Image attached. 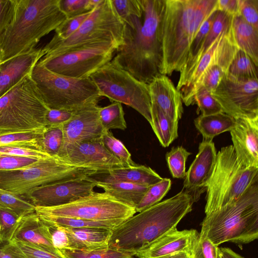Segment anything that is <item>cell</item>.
<instances>
[{
  "label": "cell",
  "mask_w": 258,
  "mask_h": 258,
  "mask_svg": "<svg viewBox=\"0 0 258 258\" xmlns=\"http://www.w3.org/2000/svg\"><path fill=\"white\" fill-rule=\"evenodd\" d=\"M59 251L64 258H133L136 252L110 247L82 250L64 247Z\"/></svg>",
  "instance_id": "32"
},
{
  "label": "cell",
  "mask_w": 258,
  "mask_h": 258,
  "mask_svg": "<svg viewBox=\"0 0 258 258\" xmlns=\"http://www.w3.org/2000/svg\"><path fill=\"white\" fill-rule=\"evenodd\" d=\"M60 0H16L15 14L0 33V64L36 48L67 18Z\"/></svg>",
  "instance_id": "4"
},
{
  "label": "cell",
  "mask_w": 258,
  "mask_h": 258,
  "mask_svg": "<svg viewBox=\"0 0 258 258\" xmlns=\"http://www.w3.org/2000/svg\"><path fill=\"white\" fill-rule=\"evenodd\" d=\"M171 186V180L168 178H163L160 181L149 186L135 208L136 213L141 212L159 203L170 190Z\"/></svg>",
  "instance_id": "36"
},
{
  "label": "cell",
  "mask_w": 258,
  "mask_h": 258,
  "mask_svg": "<svg viewBox=\"0 0 258 258\" xmlns=\"http://www.w3.org/2000/svg\"><path fill=\"white\" fill-rule=\"evenodd\" d=\"M216 11L217 10L214 11L203 23L192 41L189 47L187 61L185 65L195 58L200 50L211 28Z\"/></svg>",
  "instance_id": "47"
},
{
  "label": "cell",
  "mask_w": 258,
  "mask_h": 258,
  "mask_svg": "<svg viewBox=\"0 0 258 258\" xmlns=\"http://www.w3.org/2000/svg\"><path fill=\"white\" fill-rule=\"evenodd\" d=\"M218 258H224L223 255H222L221 252L220 251L219 248V253H218Z\"/></svg>",
  "instance_id": "59"
},
{
  "label": "cell",
  "mask_w": 258,
  "mask_h": 258,
  "mask_svg": "<svg viewBox=\"0 0 258 258\" xmlns=\"http://www.w3.org/2000/svg\"><path fill=\"white\" fill-rule=\"evenodd\" d=\"M117 48L108 42L91 43L43 56L38 62L56 74L77 79L89 78L112 59Z\"/></svg>",
  "instance_id": "12"
},
{
  "label": "cell",
  "mask_w": 258,
  "mask_h": 258,
  "mask_svg": "<svg viewBox=\"0 0 258 258\" xmlns=\"http://www.w3.org/2000/svg\"><path fill=\"white\" fill-rule=\"evenodd\" d=\"M39 216L48 226H59L63 228H90L111 230L124 221L122 220H89L77 218L54 216Z\"/></svg>",
  "instance_id": "31"
},
{
  "label": "cell",
  "mask_w": 258,
  "mask_h": 258,
  "mask_svg": "<svg viewBox=\"0 0 258 258\" xmlns=\"http://www.w3.org/2000/svg\"><path fill=\"white\" fill-rule=\"evenodd\" d=\"M239 0H217V10L234 16L240 14Z\"/></svg>",
  "instance_id": "56"
},
{
  "label": "cell",
  "mask_w": 258,
  "mask_h": 258,
  "mask_svg": "<svg viewBox=\"0 0 258 258\" xmlns=\"http://www.w3.org/2000/svg\"><path fill=\"white\" fill-rule=\"evenodd\" d=\"M88 177L94 179H106L150 186L162 179L149 167L142 165L114 168L106 172H97Z\"/></svg>",
  "instance_id": "24"
},
{
  "label": "cell",
  "mask_w": 258,
  "mask_h": 258,
  "mask_svg": "<svg viewBox=\"0 0 258 258\" xmlns=\"http://www.w3.org/2000/svg\"><path fill=\"white\" fill-rule=\"evenodd\" d=\"M74 110L48 109L45 118V126L62 125L72 117Z\"/></svg>",
  "instance_id": "52"
},
{
  "label": "cell",
  "mask_w": 258,
  "mask_h": 258,
  "mask_svg": "<svg viewBox=\"0 0 258 258\" xmlns=\"http://www.w3.org/2000/svg\"><path fill=\"white\" fill-rule=\"evenodd\" d=\"M151 125L160 144L168 147L178 136V121L165 114L158 107L151 104Z\"/></svg>",
  "instance_id": "30"
},
{
  "label": "cell",
  "mask_w": 258,
  "mask_h": 258,
  "mask_svg": "<svg viewBox=\"0 0 258 258\" xmlns=\"http://www.w3.org/2000/svg\"><path fill=\"white\" fill-rule=\"evenodd\" d=\"M31 77L49 109L75 110L102 97L90 78L77 79L51 72L37 62Z\"/></svg>",
  "instance_id": "8"
},
{
  "label": "cell",
  "mask_w": 258,
  "mask_h": 258,
  "mask_svg": "<svg viewBox=\"0 0 258 258\" xmlns=\"http://www.w3.org/2000/svg\"><path fill=\"white\" fill-rule=\"evenodd\" d=\"M197 104L201 115H208L222 112L221 106L204 87H199L194 94L193 104Z\"/></svg>",
  "instance_id": "42"
},
{
  "label": "cell",
  "mask_w": 258,
  "mask_h": 258,
  "mask_svg": "<svg viewBox=\"0 0 258 258\" xmlns=\"http://www.w3.org/2000/svg\"><path fill=\"white\" fill-rule=\"evenodd\" d=\"M231 29L239 49L246 53L258 66V29L247 23L240 14L233 17Z\"/></svg>",
  "instance_id": "28"
},
{
  "label": "cell",
  "mask_w": 258,
  "mask_h": 258,
  "mask_svg": "<svg viewBox=\"0 0 258 258\" xmlns=\"http://www.w3.org/2000/svg\"><path fill=\"white\" fill-rule=\"evenodd\" d=\"M63 139L62 125L45 126L42 142L44 151L51 157H58L63 144Z\"/></svg>",
  "instance_id": "39"
},
{
  "label": "cell",
  "mask_w": 258,
  "mask_h": 258,
  "mask_svg": "<svg viewBox=\"0 0 258 258\" xmlns=\"http://www.w3.org/2000/svg\"><path fill=\"white\" fill-rule=\"evenodd\" d=\"M217 10V0H165L162 21V75L180 72L203 23Z\"/></svg>",
  "instance_id": "3"
},
{
  "label": "cell",
  "mask_w": 258,
  "mask_h": 258,
  "mask_svg": "<svg viewBox=\"0 0 258 258\" xmlns=\"http://www.w3.org/2000/svg\"><path fill=\"white\" fill-rule=\"evenodd\" d=\"M39 160L40 159L0 154V171L21 169L32 165Z\"/></svg>",
  "instance_id": "48"
},
{
  "label": "cell",
  "mask_w": 258,
  "mask_h": 258,
  "mask_svg": "<svg viewBox=\"0 0 258 258\" xmlns=\"http://www.w3.org/2000/svg\"><path fill=\"white\" fill-rule=\"evenodd\" d=\"M125 23L117 15L111 0H102L80 27L63 40L53 38L43 47V56L91 43L108 42L117 48L123 41Z\"/></svg>",
  "instance_id": "9"
},
{
  "label": "cell",
  "mask_w": 258,
  "mask_h": 258,
  "mask_svg": "<svg viewBox=\"0 0 258 258\" xmlns=\"http://www.w3.org/2000/svg\"><path fill=\"white\" fill-rule=\"evenodd\" d=\"M102 97L128 105L152 124L151 100L149 84L141 82L112 60L90 77Z\"/></svg>",
  "instance_id": "11"
},
{
  "label": "cell",
  "mask_w": 258,
  "mask_h": 258,
  "mask_svg": "<svg viewBox=\"0 0 258 258\" xmlns=\"http://www.w3.org/2000/svg\"><path fill=\"white\" fill-rule=\"evenodd\" d=\"M199 237L200 233L196 229H173L137 252L135 256L138 258H156L179 251L191 254Z\"/></svg>",
  "instance_id": "19"
},
{
  "label": "cell",
  "mask_w": 258,
  "mask_h": 258,
  "mask_svg": "<svg viewBox=\"0 0 258 258\" xmlns=\"http://www.w3.org/2000/svg\"><path fill=\"white\" fill-rule=\"evenodd\" d=\"M230 132L240 162L246 167L258 168V117L235 119Z\"/></svg>",
  "instance_id": "18"
},
{
  "label": "cell",
  "mask_w": 258,
  "mask_h": 258,
  "mask_svg": "<svg viewBox=\"0 0 258 258\" xmlns=\"http://www.w3.org/2000/svg\"><path fill=\"white\" fill-rule=\"evenodd\" d=\"M211 94L222 112L235 119L258 117L257 79H238L227 74Z\"/></svg>",
  "instance_id": "14"
},
{
  "label": "cell",
  "mask_w": 258,
  "mask_h": 258,
  "mask_svg": "<svg viewBox=\"0 0 258 258\" xmlns=\"http://www.w3.org/2000/svg\"><path fill=\"white\" fill-rule=\"evenodd\" d=\"M102 140L105 147L118 159L124 167L136 165L132 159L131 154L124 144L119 140L114 137L109 131H106L104 133Z\"/></svg>",
  "instance_id": "40"
},
{
  "label": "cell",
  "mask_w": 258,
  "mask_h": 258,
  "mask_svg": "<svg viewBox=\"0 0 258 258\" xmlns=\"http://www.w3.org/2000/svg\"><path fill=\"white\" fill-rule=\"evenodd\" d=\"M233 16L217 10L209 33L195 58L186 64L180 72L179 81L176 87L180 91L186 85L197 63L201 57L209 49L218 36L230 25Z\"/></svg>",
  "instance_id": "26"
},
{
  "label": "cell",
  "mask_w": 258,
  "mask_h": 258,
  "mask_svg": "<svg viewBox=\"0 0 258 258\" xmlns=\"http://www.w3.org/2000/svg\"><path fill=\"white\" fill-rule=\"evenodd\" d=\"M30 75L0 98V133L36 131L45 126L49 108Z\"/></svg>",
  "instance_id": "7"
},
{
  "label": "cell",
  "mask_w": 258,
  "mask_h": 258,
  "mask_svg": "<svg viewBox=\"0 0 258 258\" xmlns=\"http://www.w3.org/2000/svg\"><path fill=\"white\" fill-rule=\"evenodd\" d=\"M53 245L58 250L68 247V239L63 227L49 226Z\"/></svg>",
  "instance_id": "55"
},
{
  "label": "cell",
  "mask_w": 258,
  "mask_h": 258,
  "mask_svg": "<svg viewBox=\"0 0 258 258\" xmlns=\"http://www.w3.org/2000/svg\"><path fill=\"white\" fill-rule=\"evenodd\" d=\"M97 172L70 164L58 157L41 159L21 169L0 171V188L23 196L43 185L84 177Z\"/></svg>",
  "instance_id": "10"
},
{
  "label": "cell",
  "mask_w": 258,
  "mask_h": 258,
  "mask_svg": "<svg viewBox=\"0 0 258 258\" xmlns=\"http://www.w3.org/2000/svg\"><path fill=\"white\" fill-rule=\"evenodd\" d=\"M43 129L26 132L0 133V146L13 145H30L42 147Z\"/></svg>",
  "instance_id": "35"
},
{
  "label": "cell",
  "mask_w": 258,
  "mask_h": 258,
  "mask_svg": "<svg viewBox=\"0 0 258 258\" xmlns=\"http://www.w3.org/2000/svg\"><path fill=\"white\" fill-rule=\"evenodd\" d=\"M12 240L28 242L52 253L62 256L53 244L49 226L35 211L22 217Z\"/></svg>",
  "instance_id": "23"
},
{
  "label": "cell",
  "mask_w": 258,
  "mask_h": 258,
  "mask_svg": "<svg viewBox=\"0 0 258 258\" xmlns=\"http://www.w3.org/2000/svg\"><path fill=\"white\" fill-rule=\"evenodd\" d=\"M0 154L37 159L51 158L38 147L30 145H13L0 146Z\"/></svg>",
  "instance_id": "44"
},
{
  "label": "cell",
  "mask_w": 258,
  "mask_h": 258,
  "mask_svg": "<svg viewBox=\"0 0 258 258\" xmlns=\"http://www.w3.org/2000/svg\"><path fill=\"white\" fill-rule=\"evenodd\" d=\"M102 188L105 193L120 203L134 208L138 205L149 186L106 179H94L85 177Z\"/></svg>",
  "instance_id": "25"
},
{
  "label": "cell",
  "mask_w": 258,
  "mask_h": 258,
  "mask_svg": "<svg viewBox=\"0 0 258 258\" xmlns=\"http://www.w3.org/2000/svg\"><path fill=\"white\" fill-rule=\"evenodd\" d=\"M22 217L13 210L0 206V240L10 241L20 223Z\"/></svg>",
  "instance_id": "41"
},
{
  "label": "cell",
  "mask_w": 258,
  "mask_h": 258,
  "mask_svg": "<svg viewBox=\"0 0 258 258\" xmlns=\"http://www.w3.org/2000/svg\"><path fill=\"white\" fill-rule=\"evenodd\" d=\"M119 17L124 21L129 17L142 18L144 6L143 0H111Z\"/></svg>",
  "instance_id": "45"
},
{
  "label": "cell",
  "mask_w": 258,
  "mask_h": 258,
  "mask_svg": "<svg viewBox=\"0 0 258 258\" xmlns=\"http://www.w3.org/2000/svg\"><path fill=\"white\" fill-rule=\"evenodd\" d=\"M257 67L246 53L239 49L229 67L227 74L238 79H257Z\"/></svg>",
  "instance_id": "34"
},
{
  "label": "cell",
  "mask_w": 258,
  "mask_h": 258,
  "mask_svg": "<svg viewBox=\"0 0 258 258\" xmlns=\"http://www.w3.org/2000/svg\"><path fill=\"white\" fill-rule=\"evenodd\" d=\"M257 181V167L242 164L232 145L221 148L217 153L212 173L203 186L206 190V215L235 201Z\"/></svg>",
  "instance_id": "6"
},
{
  "label": "cell",
  "mask_w": 258,
  "mask_h": 258,
  "mask_svg": "<svg viewBox=\"0 0 258 258\" xmlns=\"http://www.w3.org/2000/svg\"><path fill=\"white\" fill-rule=\"evenodd\" d=\"M0 206L13 210L20 217L35 212V207L22 196L1 188Z\"/></svg>",
  "instance_id": "37"
},
{
  "label": "cell",
  "mask_w": 258,
  "mask_h": 258,
  "mask_svg": "<svg viewBox=\"0 0 258 258\" xmlns=\"http://www.w3.org/2000/svg\"><path fill=\"white\" fill-rule=\"evenodd\" d=\"M194 124L202 134L203 140H213L220 134L230 132L235 124V119L221 112L208 115H200L195 119Z\"/></svg>",
  "instance_id": "29"
},
{
  "label": "cell",
  "mask_w": 258,
  "mask_h": 258,
  "mask_svg": "<svg viewBox=\"0 0 258 258\" xmlns=\"http://www.w3.org/2000/svg\"><path fill=\"white\" fill-rule=\"evenodd\" d=\"M219 249L224 258H244L229 248L222 247L219 248Z\"/></svg>",
  "instance_id": "57"
},
{
  "label": "cell",
  "mask_w": 258,
  "mask_h": 258,
  "mask_svg": "<svg viewBox=\"0 0 258 258\" xmlns=\"http://www.w3.org/2000/svg\"><path fill=\"white\" fill-rule=\"evenodd\" d=\"M96 186L85 177L72 178L36 187L22 196L35 207L65 205L92 194Z\"/></svg>",
  "instance_id": "15"
},
{
  "label": "cell",
  "mask_w": 258,
  "mask_h": 258,
  "mask_svg": "<svg viewBox=\"0 0 258 258\" xmlns=\"http://www.w3.org/2000/svg\"><path fill=\"white\" fill-rule=\"evenodd\" d=\"M216 157L213 140H203L195 159L186 172L183 188L190 190L202 188L212 173Z\"/></svg>",
  "instance_id": "22"
},
{
  "label": "cell",
  "mask_w": 258,
  "mask_h": 258,
  "mask_svg": "<svg viewBox=\"0 0 258 258\" xmlns=\"http://www.w3.org/2000/svg\"><path fill=\"white\" fill-rule=\"evenodd\" d=\"M151 104L158 107L165 114L179 121L183 108L180 92L167 76L160 75L149 84Z\"/></svg>",
  "instance_id": "21"
},
{
  "label": "cell",
  "mask_w": 258,
  "mask_h": 258,
  "mask_svg": "<svg viewBox=\"0 0 258 258\" xmlns=\"http://www.w3.org/2000/svg\"><path fill=\"white\" fill-rule=\"evenodd\" d=\"M219 247L201 235L191 253V258H218Z\"/></svg>",
  "instance_id": "49"
},
{
  "label": "cell",
  "mask_w": 258,
  "mask_h": 258,
  "mask_svg": "<svg viewBox=\"0 0 258 258\" xmlns=\"http://www.w3.org/2000/svg\"><path fill=\"white\" fill-rule=\"evenodd\" d=\"M92 12H89L77 16L67 18L55 29V33L52 38L60 40L67 39L80 27L85 20L90 16Z\"/></svg>",
  "instance_id": "46"
},
{
  "label": "cell",
  "mask_w": 258,
  "mask_h": 258,
  "mask_svg": "<svg viewBox=\"0 0 258 258\" xmlns=\"http://www.w3.org/2000/svg\"><path fill=\"white\" fill-rule=\"evenodd\" d=\"M58 157L70 164L98 172L124 167L105 147L102 138L69 144L61 149Z\"/></svg>",
  "instance_id": "16"
},
{
  "label": "cell",
  "mask_w": 258,
  "mask_h": 258,
  "mask_svg": "<svg viewBox=\"0 0 258 258\" xmlns=\"http://www.w3.org/2000/svg\"><path fill=\"white\" fill-rule=\"evenodd\" d=\"M0 258H27L13 241H0Z\"/></svg>",
  "instance_id": "54"
},
{
  "label": "cell",
  "mask_w": 258,
  "mask_h": 258,
  "mask_svg": "<svg viewBox=\"0 0 258 258\" xmlns=\"http://www.w3.org/2000/svg\"><path fill=\"white\" fill-rule=\"evenodd\" d=\"M44 55L42 48H35L0 64V98L26 76Z\"/></svg>",
  "instance_id": "20"
},
{
  "label": "cell",
  "mask_w": 258,
  "mask_h": 258,
  "mask_svg": "<svg viewBox=\"0 0 258 258\" xmlns=\"http://www.w3.org/2000/svg\"><path fill=\"white\" fill-rule=\"evenodd\" d=\"M142 18L124 21L123 41L111 60L138 80L149 84L162 75V21L165 0H143Z\"/></svg>",
  "instance_id": "1"
},
{
  "label": "cell",
  "mask_w": 258,
  "mask_h": 258,
  "mask_svg": "<svg viewBox=\"0 0 258 258\" xmlns=\"http://www.w3.org/2000/svg\"><path fill=\"white\" fill-rule=\"evenodd\" d=\"M156 258H191L190 254L185 251L172 253Z\"/></svg>",
  "instance_id": "58"
},
{
  "label": "cell",
  "mask_w": 258,
  "mask_h": 258,
  "mask_svg": "<svg viewBox=\"0 0 258 258\" xmlns=\"http://www.w3.org/2000/svg\"><path fill=\"white\" fill-rule=\"evenodd\" d=\"M200 234L215 245L246 244L258 238V181L235 201L206 215Z\"/></svg>",
  "instance_id": "5"
},
{
  "label": "cell",
  "mask_w": 258,
  "mask_h": 258,
  "mask_svg": "<svg viewBox=\"0 0 258 258\" xmlns=\"http://www.w3.org/2000/svg\"><path fill=\"white\" fill-rule=\"evenodd\" d=\"M16 0H0V33L12 21L15 11Z\"/></svg>",
  "instance_id": "53"
},
{
  "label": "cell",
  "mask_w": 258,
  "mask_h": 258,
  "mask_svg": "<svg viewBox=\"0 0 258 258\" xmlns=\"http://www.w3.org/2000/svg\"><path fill=\"white\" fill-rule=\"evenodd\" d=\"M240 15L248 24L258 29V0H239Z\"/></svg>",
  "instance_id": "50"
},
{
  "label": "cell",
  "mask_w": 258,
  "mask_h": 258,
  "mask_svg": "<svg viewBox=\"0 0 258 258\" xmlns=\"http://www.w3.org/2000/svg\"><path fill=\"white\" fill-rule=\"evenodd\" d=\"M191 153L182 146L173 147L165 155V158L172 176L184 178L186 174V162Z\"/></svg>",
  "instance_id": "38"
},
{
  "label": "cell",
  "mask_w": 258,
  "mask_h": 258,
  "mask_svg": "<svg viewBox=\"0 0 258 258\" xmlns=\"http://www.w3.org/2000/svg\"><path fill=\"white\" fill-rule=\"evenodd\" d=\"M1 241V240H0Z\"/></svg>",
  "instance_id": "60"
},
{
  "label": "cell",
  "mask_w": 258,
  "mask_h": 258,
  "mask_svg": "<svg viewBox=\"0 0 258 258\" xmlns=\"http://www.w3.org/2000/svg\"><path fill=\"white\" fill-rule=\"evenodd\" d=\"M99 117L105 131L111 129L124 130L127 127L124 113L119 102H113L107 106L99 107Z\"/></svg>",
  "instance_id": "33"
},
{
  "label": "cell",
  "mask_w": 258,
  "mask_h": 258,
  "mask_svg": "<svg viewBox=\"0 0 258 258\" xmlns=\"http://www.w3.org/2000/svg\"><path fill=\"white\" fill-rule=\"evenodd\" d=\"M102 0H60L59 7L67 18L92 11Z\"/></svg>",
  "instance_id": "43"
},
{
  "label": "cell",
  "mask_w": 258,
  "mask_h": 258,
  "mask_svg": "<svg viewBox=\"0 0 258 258\" xmlns=\"http://www.w3.org/2000/svg\"><path fill=\"white\" fill-rule=\"evenodd\" d=\"M22 250L27 258H64L50 252L33 244L12 240Z\"/></svg>",
  "instance_id": "51"
},
{
  "label": "cell",
  "mask_w": 258,
  "mask_h": 258,
  "mask_svg": "<svg viewBox=\"0 0 258 258\" xmlns=\"http://www.w3.org/2000/svg\"><path fill=\"white\" fill-rule=\"evenodd\" d=\"M205 188H183L175 196L128 218L111 230L108 247L137 252L176 229L192 209Z\"/></svg>",
  "instance_id": "2"
},
{
  "label": "cell",
  "mask_w": 258,
  "mask_h": 258,
  "mask_svg": "<svg viewBox=\"0 0 258 258\" xmlns=\"http://www.w3.org/2000/svg\"><path fill=\"white\" fill-rule=\"evenodd\" d=\"M98 102L74 110L70 119L63 125V144L61 149L74 142L99 139L106 132L99 117Z\"/></svg>",
  "instance_id": "17"
},
{
  "label": "cell",
  "mask_w": 258,
  "mask_h": 258,
  "mask_svg": "<svg viewBox=\"0 0 258 258\" xmlns=\"http://www.w3.org/2000/svg\"><path fill=\"white\" fill-rule=\"evenodd\" d=\"M39 216L77 218L89 220H122L134 215V208L117 201L105 192L94 191L71 203L51 207H36Z\"/></svg>",
  "instance_id": "13"
},
{
  "label": "cell",
  "mask_w": 258,
  "mask_h": 258,
  "mask_svg": "<svg viewBox=\"0 0 258 258\" xmlns=\"http://www.w3.org/2000/svg\"><path fill=\"white\" fill-rule=\"evenodd\" d=\"M69 248L90 250L107 247L111 230L90 228H63Z\"/></svg>",
  "instance_id": "27"
}]
</instances>
